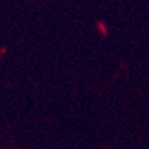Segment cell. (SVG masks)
Masks as SVG:
<instances>
[]
</instances>
